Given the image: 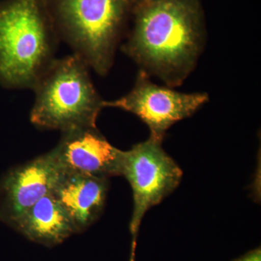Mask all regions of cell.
<instances>
[{"instance_id":"1","label":"cell","mask_w":261,"mask_h":261,"mask_svg":"<svg viewBox=\"0 0 261 261\" xmlns=\"http://www.w3.org/2000/svg\"><path fill=\"white\" fill-rule=\"evenodd\" d=\"M123 50L169 86L180 85L195 68L203 42L200 0H142Z\"/></svg>"},{"instance_id":"2","label":"cell","mask_w":261,"mask_h":261,"mask_svg":"<svg viewBox=\"0 0 261 261\" xmlns=\"http://www.w3.org/2000/svg\"><path fill=\"white\" fill-rule=\"evenodd\" d=\"M58 37L45 0H1L0 84L33 88L56 59Z\"/></svg>"},{"instance_id":"3","label":"cell","mask_w":261,"mask_h":261,"mask_svg":"<svg viewBox=\"0 0 261 261\" xmlns=\"http://www.w3.org/2000/svg\"><path fill=\"white\" fill-rule=\"evenodd\" d=\"M45 1L58 37L98 74H107L133 0Z\"/></svg>"},{"instance_id":"4","label":"cell","mask_w":261,"mask_h":261,"mask_svg":"<svg viewBox=\"0 0 261 261\" xmlns=\"http://www.w3.org/2000/svg\"><path fill=\"white\" fill-rule=\"evenodd\" d=\"M88 67L75 54L55 59L33 87L32 123L62 132L97 127L104 101L94 87Z\"/></svg>"},{"instance_id":"5","label":"cell","mask_w":261,"mask_h":261,"mask_svg":"<svg viewBox=\"0 0 261 261\" xmlns=\"http://www.w3.org/2000/svg\"><path fill=\"white\" fill-rule=\"evenodd\" d=\"M121 176L132 187L134 209L130 222L132 243L137 244L141 222L147 211L172 193L181 181L183 172L162 147V142L148 140L123 151Z\"/></svg>"},{"instance_id":"6","label":"cell","mask_w":261,"mask_h":261,"mask_svg":"<svg viewBox=\"0 0 261 261\" xmlns=\"http://www.w3.org/2000/svg\"><path fill=\"white\" fill-rule=\"evenodd\" d=\"M208 99L206 93H181L157 85L141 70L130 92L116 100L104 101L103 106L119 108L138 116L149 127L150 137L163 142L170 127L191 116Z\"/></svg>"},{"instance_id":"7","label":"cell","mask_w":261,"mask_h":261,"mask_svg":"<svg viewBox=\"0 0 261 261\" xmlns=\"http://www.w3.org/2000/svg\"><path fill=\"white\" fill-rule=\"evenodd\" d=\"M61 174L50 152L9 170L0 180V221L13 227L38 201L53 192Z\"/></svg>"},{"instance_id":"8","label":"cell","mask_w":261,"mask_h":261,"mask_svg":"<svg viewBox=\"0 0 261 261\" xmlns=\"http://www.w3.org/2000/svg\"><path fill=\"white\" fill-rule=\"evenodd\" d=\"M49 152L63 172L107 179L122 174L123 151L113 147L97 127L63 132Z\"/></svg>"},{"instance_id":"9","label":"cell","mask_w":261,"mask_h":261,"mask_svg":"<svg viewBox=\"0 0 261 261\" xmlns=\"http://www.w3.org/2000/svg\"><path fill=\"white\" fill-rule=\"evenodd\" d=\"M108 179L63 172L53 194L81 233L93 224L106 205Z\"/></svg>"},{"instance_id":"10","label":"cell","mask_w":261,"mask_h":261,"mask_svg":"<svg viewBox=\"0 0 261 261\" xmlns=\"http://www.w3.org/2000/svg\"><path fill=\"white\" fill-rule=\"evenodd\" d=\"M12 228L30 241L47 247L61 245L79 233L66 211L51 193L38 201Z\"/></svg>"},{"instance_id":"11","label":"cell","mask_w":261,"mask_h":261,"mask_svg":"<svg viewBox=\"0 0 261 261\" xmlns=\"http://www.w3.org/2000/svg\"><path fill=\"white\" fill-rule=\"evenodd\" d=\"M233 261H261L260 247H257L254 250H250L243 256L238 257Z\"/></svg>"},{"instance_id":"12","label":"cell","mask_w":261,"mask_h":261,"mask_svg":"<svg viewBox=\"0 0 261 261\" xmlns=\"http://www.w3.org/2000/svg\"><path fill=\"white\" fill-rule=\"evenodd\" d=\"M142 1V0H133L134 2V5L137 4V3H139V2ZM135 6V5H134Z\"/></svg>"}]
</instances>
